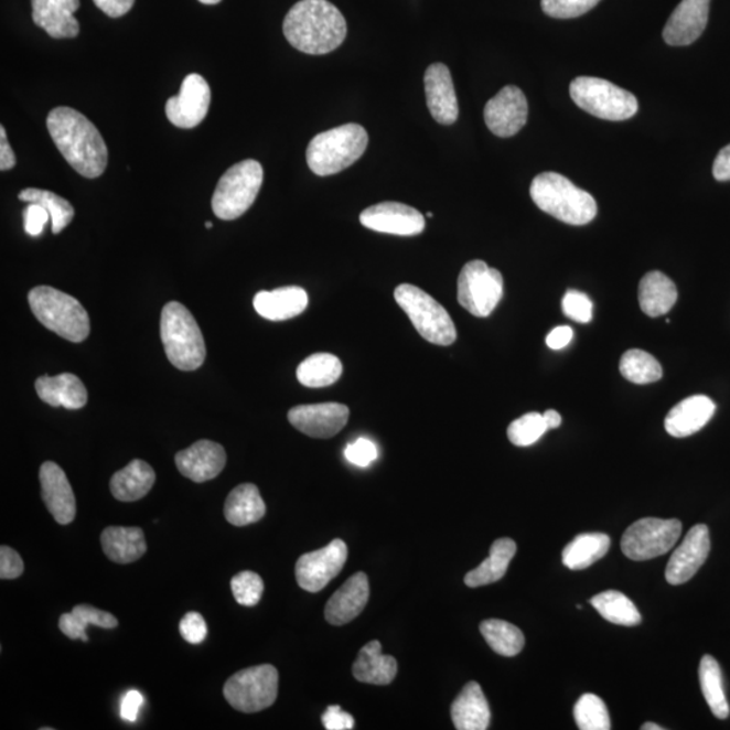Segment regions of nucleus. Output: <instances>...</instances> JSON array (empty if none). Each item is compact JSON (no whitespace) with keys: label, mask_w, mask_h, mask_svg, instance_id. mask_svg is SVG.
<instances>
[{"label":"nucleus","mask_w":730,"mask_h":730,"mask_svg":"<svg viewBox=\"0 0 730 730\" xmlns=\"http://www.w3.org/2000/svg\"><path fill=\"white\" fill-rule=\"evenodd\" d=\"M53 142L77 173L87 179L106 171L109 152L104 137L82 112L71 107H56L46 118Z\"/></svg>","instance_id":"obj_1"},{"label":"nucleus","mask_w":730,"mask_h":730,"mask_svg":"<svg viewBox=\"0 0 730 730\" xmlns=\"http://www.w3.org/2000/svg\"><path fill=\"white\" fill-rule=\"evenodd\" d=\"M283 33L296 50L308 55H326L344 43L346 21L328 0H301L287 13Z\"/></svg>","instance_id":"obj_2"},{"label":"nucleus","mask_w":730,"mask_h":730,"mask_svg":"<svg viewBox=\"0 0 730 730\" xmlns=\"http://www.w3.org/2000/svg\"><path fill=\"white\" fill-rule=\"evenodd\" d=\"M530 196L540 211L568 225H588L597 217L594 196L560 173L543 172L537 175L530 185Z\"/></svg>","instance_id":"obj_3"},{"label":"nucleus","mask_w":730,"mask_h":730,"mask_svg":"<svg viewBox=\"0 0 730 730\" xmlns=\"http://www.w3.org/2000/svg\"><path fill=\"white\" fill-rule=\"evenodd\" d=\"M367 146V130L357 124H346L323 131L309 143L307 152L309 169L319 176L336 175L356 163Z\"/></svg>","instance_id":"obj_4"},{"label":"nucleus","mask_w":730,"mask_h":730,"mask_svg":"<svg viewBox=\"0 0 730 730\" xmlns=\"http://www.w3.org/2000/svg\"><path fill=\"white\" fill-rule=\"evenodd\" d=\"M160 333L167 357L178 369L195 371L205 363V339L194 315L184 304H165L161 311Z\"/></svg>","instance_id":"obj_5"},{"label":"nucleus","mask_w":730,"mask_h":730,"mask_svg":"<svg viewBox=\"0 0 730 730\" xmlns=\"http://www.w3.org/2000/svg\"><path fill=\"white\" fill-rule=\"evenodd\" d=\"M29 304L35 319L71 343H82L89 334V316L76 298L50 286L34 287Z\"/></svg>","instance_id":"obj_6"},{"label":"nucleus","mask_w":730,"mask_h":730,"mask_svg":"<svg viewBox=\"0 0 730 730\" xmlns=\"http://www.w3.org/2000/svg\"><path fill=\"white\" fill-rule=\"evenodd\" d=\"M265 171L259 161L248 159L235 164L219 179L212 206L219 219L241 217L254 205L262 185Z\"/></svg>","instance_id":"obj_7"},{"label":"nucleus","mask_w":730,"mask_h":730,"mask_svg":"<svg viewBox=\"0 0 730 730\" xmlns=\"http://www.w3.org/2000/svg\"><path fill=\"white\" fill-rule=\"evenodd\" d=\"M394 297L416 331L429 343L448 346L457 341L458 332L451 315L427 292L412 285H400Z\"/></svg>","instance_id":"obj_8"},{"label":"nucleus","mask_w":730,"mask_h":730,"mask_svg":"<svg viewBox=\"0 0 730 730\" xmlns=\"http://www.w3.org/2000/svg\"><path fill=\"white\" fill-rule=\"evenodd\" d=\"M570 95L580 109L606 121H626L638 111L632 93L600 77H577L571 82Z\"/></svg>","instance_id":"obj_9"},{"label":"nucleus","mask_w":730,"mask_h":730,"mask_svg":"<svg viewBox=\"0 0 730 730\" xmlns=\"http://www.w3.org/2000/svg\"><path fill=\"white\" fill-rule=\"evenodd\" d=\"M279 674L271 664L241 669L227 679L224 696L233 709L257 713L278 698Z\"/></svg>","instance_id":"obj_10"},{"label":"nucleus","mask_w":730,"mask_h":730,"mask_svg":"<svg viewBox=\"0 0 730 730\" xmlns=\"http://www.w3.org/2000/svg\"><path fill=\"white\" fill-rule=\"evenodd\" d=\"M504 297V277L482 260L466 262L458 280V301L477 319L493 313Z\"/></svg>","instance_id":"obj_11"},{"label":"nucleus","mask_w":730,"mask_h":730,"mask_svg":"<svg viewBox=\"0 0 730 730\" xmlns=\"http://www.w3.org/2000/svg\"><path fill=\"white\" fill-rule=\"evenodd\" d=\"M681 535L679 519L642 518L626 529L621 540L622 552L634 561L666 555Z\"/></svg>","instance_id":"obj_12"},{"label":"nucleus","mask_w":730,"mask_h":730,"mask_svg":"<svg viewBox=\"0 0 730 730\" xmlns=\"http://www.w3.org/2000/svg\"><path fill=\"white\" fill-rule=\"evenodd\" d=\"M348 559V548L343 540H333L325 548L304 554L298 559L296 577L299 588L320 592L336 578Z\"/></svg>","instance_id":"obj_13"},{"label":"nucleus","mask_w":730,"mask_h":730,"mask_svg":"<svg viewBox=\"0 0 730 730\" xmlns=\"http://www.w3.org/2000/svg\"><path fill=\"white\" fill-rule=\"evenodd\" d=\"M211 104L212 89L205 77L190 74L185 76L179 95L167 100V118L176 128L193 129L206 118Z\"/></svg>","instance_id":"obj_14"},{"label":"nucleus","mask_w":730,"mask_h":730,"mask_svg":"<svg viewBox=\"0 0 730 730\" xmlns=\"http://www.w3.org/2000/svg\"><path fill=\"white\" fill-rule=\"evenodd\" d=\"M484 121L495 136L507 139L528 121V100L516 86H506L484 107Z\"/></svg>","instance_id":"obj_15"},{"label":"nucleus","mask_w":730,"mask_h":730,"mask_svg":"<svg viewBox=\"0 0 730 730\" xmlns=\"http://www.w3.org/2000/svg\"><path fill=\"white\" fill-rule=\"evenodd\" d=\"M361 223L367 229L394 236H417L425 229L423 215L399 202H382L365 208Z\"/></svg>","instance_id":"obj_16"},{"label":"nucleus","mask_w":730,"mask_h":730,"mask_svg":"<svg viewBox=\"0 0 730 730\" xmlns=\"http://www.w3.org/2000/svg\"><path fill=\"white\" fill-rule=\"evenodd\" d=\"M348 420V406L334 402L301 405L289 411L292 427L313 439H331L345 428Z\"/></svg>","instance_id":"obj_17"},{"label":"nucleus","mask_w":730,"mask_h":730,"mask_svg":"<svg viewBox=\"0 0 730 730\" xmlns=\"http://www.w3.org/2000/svg\"><path fill=\"white\" fill-rule=\"evenodd\" d=\"M710 552V535L708 526H694L675 550L668 561L666 579L669 584L679 586L688 582L705 565Z\"/></svg>","instance_id":"obj_18"},{"label":"nucleus","mask_w":730,"mask_h":730,"mask_svg":"<svg viewBox=\"0 0 730 730\" xmlns=\"http://www.w3.org/2000/svg\"><path fill=\"white\" fill-rule=\"evenodd\" d=\"M710 0H681L663 30V39L672 46L696 43L709 21Z\"/></svg>","instance_id":"obj_19"},{"label":"nucleus","mask_w":730,"mask_h":730,"mask_svg":"<svg viewBox=\"0 0 730 730\" xmlns=\"http://www.w3.org/2000/svg\"><path fill=\"white\" fill-rule=\"evenodd\" d=\"M425 94L430 114L441 125L458 121L459 104L451 71L445 64L436 63L425 72Z\"/></svg>","instance_id":"obj_20"},{"label":"nucleus","mask_w":730,"mask_h":730,"mask_svg":"<svg viewBox=\"0 0 730 730\" xmlns=\"http://www.w3.org/2000/svg\"><path fill=\"white\" fill-rule=\"evenodd\" d=\"M41 494L47 511L60 525H68L76 516V500L62 466L45 462L40 469Z\"/></svg>","instance_id":"obj_21"},{"label":"nucleus","mask_w":730,"mask_h":730,"mask_svg":"<svg viewBox=\"0 0 730 730\" xmlns=\"http://www.w3.org/2000/svg\"><path fill=\"white\" fill-rule=\"evenodd\" d=\"M175 463L183 476L195 483H203L212 481L223 472L226 452L217 442L201 440L187 450L178 452Z\"/></svg>","instance_id":"obj_22"},{"label":"nucleus","mask_w":730,"mask_h":730,"mask_svg":"<svg viewBox=\"0 0 730 730\" xmlns=\"http://www.w3.org/2000/svg\"><path fill=\"white\" fill-rule=\"evenodd\" d=\"M33 21L52 39H75L80 32L74 13L80 0H32Z\"/></svg>","instance_id":"obj_23"},{"label":"nucleus","mask_w":730,"mask_h":730,"mask_svg":"<svg viewBox=\"0 0 730 730\" xmlns=\"http://www.w3.org/2000/svg\"><path fill=\"white\" fill-rule=\"evenodd\" d=\"M369 598L368 578L364 572L351 577L334 592L325 608L329 624L341 626L348 624L363 612Z\"/></svg>","instance_id":"obj_24"},{"label":"nucleus","mask_w":730,"mask_h":730,"mask_svg":"<svg viewBox=\"0 0 730 730\" xmlns=\"http://www.w3.org/2000/svg\"><path fill=\"white\" fill-rule=\"evenodd\" d=\"M715 412L713 400L705 395H694V397L681 400L668 412L664 427L668 434L676 439H684V437L699 432L711 420Z\"/></svg>","instance_id":"obj_25"},{"label":"nucleus","mask_w":730,"mask_h":730,"mask_svg":"<svg viewBox=\"0 0 730 730\" xmlns=\"http://www.w3.org/2000/svg\"><path fill=\"white\" fill-rule=\"evenodd\" d=\"M35 391L52 408L62 406L68 410H79L85 408L88 400L87 388L74 374L41 376L35 380Z\"/></svg>","instance_id":"obj_26"},{"label":"nucleus","mask_w":730,"mask_h":730,"mask_svg":"<svg viewBox=\"0 0 730 730\" xmlns=\"http://www.w3.org/2000/svg\"><path fill=\"white\" fill-rule=\"evenodd\" d=\"M309 304L308 292L301 287H281L273 291H260L254 299V307L262 319L286 321L301 315Z\"/></svg>","instance_id":"obj_27"},{"label":"nucleus","mask_w":730,"mask_h":730,"mask_svg":"<svg viewBox=\"0 0 730 730\" xmlns=\"http://www.w3.org/2000/svg\"><path fill=\"white\" fill-rule=\"evenodd\" d=\"M454 728L458 730H486L492 720V711L482 687L477 681H469L454 699L451 708Z\"/></svg>","instance_id":"obj_28"},{"label":"nucleus","mask_w":730,"mask_h":730,"mask_svg":"<svg viewBox=\"0 0 730 730\" xmlns=\"http://www.w3.org/2000/svg\"><path fill=\"white\" fill-rule=\"evenodd\" d=\"M352 673L363 684L386 686L397 676L398 663L393 656L382 655V645L374 640L358 652Z\"/></svg>","instance_id":"obj_29"},{"label":"nucleus","mask_w":730,"mask_h":730,"mask_svg":"<svg viewBox=\"0 0 730 730\" xmlns=\"http://www.w3.org/2000/svg\"><path fill=\"white\" fill-rule=\"evenodd\" d=\"M100 544L107 558L118 565H130L141 559L148 548L142 529L124 526L106 528L100 536Z\"/></svg>","instance_id":"obj_30"},{"label":"nucleus","mask_w":730,"mask_h":730,"mask_svg":"<svg viewBox=\"0 0 730 730\" xmlns=\"http://www.w3.org/2000/svg\"><path fill=\"white\" fill-rule=\"evenodd\" d=\"M676 301H678V290L674 281L663 272L652 271L640 281V308L652 319L667 314Z\"/></svg>","instance_id":"obj_31"},{"label":"nucleus","mask_w":730,"mask_h":730,"mask_svg":"<svg viewBox=\"0 0 730 730\" xmlns=\"http://www.w3.org/2000/svg\"><path fill=\"white\" fill-rule=\"evenodd\" d=\"M154 482L155 474L152 466L142 460H133L112 475L110 490L114 498L121 502H135L151 492Z\"/></svg>","instance_id":"obj_32"},{"label":"nucleus","mask_w":730,"mask_h":730,"mask_svg":"<svg viewBox=\"0 0 730 730\" xmlns=\"http://www.w3.org/2000/svg\"><path fill=\"white\" fill-rule=\"evenodd\" d=\"M267 507L259 489L253 483L239 484L232 490L225 502L227 523L235 526H247L257 523L266 516Z\"/></svg>","instance_id":"obj_33"},{"label":"nucleus","mask_w":730,"mask_h":730,"mask_svg":"<svg viewBox=\"0 0 730 730\" xmlns=\"http://www.w3.org/2000/svg\"><path fill=\"white\" fill-rule=\"evenodd\" d=\"M516 552L517 544L512 538H500L490 548L489 558L483 560L482 565L476 567L475 570L466 573L464 583L469 588L475 589L498 582L505 577L508 565H511Z\"/></svg>","instance_id":"obj_34"},{"label":"nucleus","mask_w":730,"mask_h":730,"mask_svg":"<svg viewBox=\"0 0 730 730\" xmlns=\"http://www.w3.org/2000/svg\"><path fill=\"white\" fill-rule=\"evenodd\" d=\"M610 537L603 534L579 535L562 550V565L572 571H582L606 556Z\"/></svg>","instance_id":"obj_35"},{"label":"nucleus","mask_w":730,"mask_h":730,"mask_svg":"<svg viewBox=\"0 0 730 730\" xmlns=\"http://www.w3.org/2000/svg\"><path fill=\"white\" fill-rule=\"evenodd\" d=\"M88 625L104 627V630H114L118 626V621L112 614L104 612L89 604H77L71 613H65L58 620V627L65 636L71 640H83L88 642L86 633Z\"/></svg>","instance_id":"obj_36"},{"label":"nucleus","mask_w":730,"mask_h":730,"mask_svg":"<svg viewBox=\"0 0 730 730\" xmlns=\"http://www.w3.org/2000/svg\"><path fill=\"white\" fill-rule=\"evenodd\" d=\"M343 375V363L332 353H314L299 364L297 378L301 385L320 388L334 385Z\"/></svg>","instance_id":"obj_37"},{"label":"nucleus","mask_w":730,"mask_h":730,"mask_svg":"<svg viewBox=\"0 0 730 730\" xmlns=\"http://www.w3.org/2000/svg\"><path fill=\"white\" fill-rule=\"evenodd\" d=\"M699 681L706 702H708L711 713L720 720H727L730 713L726 691H723V680L720 664L713 656L705 655L699 664Z\"/></svg>","instance_id":"obj_38"},{"label":"nucleus","mask_w":730,"mask_h":730,"mask_svg":"<svg viewBox=\"0 0 730 730\" xmlns=\"http://www.w3.org/2000/svg\"><path fill=\"white\" fill-rule=\"evenodd\" d=\"M590 603L604 620L621 626H636L642 622L636 604L620 591H604L591 598Z\"/></svg>","instance_id":"obj_39"},{"label":"nucleus","mask_w":730,"mask_h":730,"mask_svg":"<svg viewBox=\"0 0 730 730\" xmlns=\"http://www.w3.org/2000/svg\"><path fill=\"white\" fill-rule=\"evenodd\" d=\"M481 633L492 650L501 656H517L525 645L524 633L511 622L495 619L483 621Z\"/></svg>","instance_id":"obj_40"},{"label":"nucleus","mask_w":730,"mask_h":730,"mask_svg":"<svg viewBox=\"0 0 730 730\" xmlns=\"http://www.w3.org/2000/svg\"><path fill=\"white\" fill-rule=\"evenodd\" d=\"M18 197L22 202L39 203V205L46 208L47 213L51 214L53 235L62 233L71 224V221L74 219L75 211L71 203L64 200V197L52 193V191L25 189L21 191Z\"/></svg>","instance_id":"obj_41"},{"label":"nucleus","mask_w":730,"mask_h":730,"mask_svg":"<svg viewBox=\"0 0 730 730\" xmlns=\"http://www.w3.org/2000/svg\"><path fill=\"white\" fill-rule=\"evenodd\" d=\"M620 371L634 385H650L663 376L661 363L651 353L640 350L627 351L622 355Z\"/></svg>","instance_id":"obj_42"},{"label":"nucleus","mask_w":730,"mask_h":730,"mask_svg":"<svg viewBox=\"0 0 730 730\" xmlns=\"http://www.w3.org/2000/svg\"><path fill=\"white\" fill-rule=\"evenodd\" d=\"M577 726L580 730H609L610 717L606 705L594 694H584L573 708Z\"/></svg>","instance_id":"obj_43"},{"label":"nucleus","mask_w":730,"mask_h":730,"mask_svg":"<svg viewBox=\"0 0 730 730\" xmlns=\"http://www.w3.org/2000/svg\"><path fill=\"white\" fill-rule=\"evenodd\" d=\"M548 430L540 412H529L513 421L507 429V437L512 444L529 447L536 444Z\"/></svg>","instance_id":"obj_44"},{"label":"nucleus","mask_w":730,"mask_h":730,"mask_svg":"<svg viewBox=\"0 0 730 730\" xmlns=\"http://www.w3.org/2000/svg\"><path fill=\"white\" fill-rule=\"evenodd\" d=\"M233 595L236 601L243 606H256L260 602L262 592H265V582L260 576L253 571H243L233 577L232 582Z\"/></svg>","instance_id":"obj_45"},{"label":"nucleus","mask_w":730,"mask_h":730,"mask_svg":"<svg viewBox=\"0 0 730 730\" xmlns=\"http://www.w3.org/2000/svg\"><path fill=\"white\" fill-rule=\"evenodd\" d=\"M601 0H541L544 13L558 20H570L589 13Z\"/></svg>","instance_id":"obj_46"},{"label":"nucleus","mask_w":730,"mask_h":730,"mask_svg":"<svg viewBox=\"0 0 730 730\" xmlns=\"http://www.w3.org/2000/svg\"><path fill=\"white\" fill-rule=\"evenodd\" d=\"M561 307L568 319L580 323H589L592 320V302L584 292L568 290Z\"/></svg>","instance_id":"obj_47"},{"label":"nucleus","mask_w":730,"mask_h":730,"mask_svg":"<svg viewBox=\"0 0 730 730\" xmlns=\"http://www.w3.org/2000/svg\"><path fill=\"white\" fill-rule=\"evenodd\" d=\"M345 458L352 464L368 466L378 459V448L368 439H358L345 448Z\"/></svg>","instance_id":"obj_48"},{"label":"nucleus","mask_w":730,"mask_h":730,"mask_svg":"<svg viewBox=\"0 0 730 730\" xmlns=\"http://www.w3.org/2000/svg\"><path fill=\"white\" fill-rule=\"evenodd\" d=\"M182 637L190 644H201L207 637V625L202 614L190 612L184 615L179 625Z\"/></svg>","instance_id":"obj_49"},{"label":"nucleus","mask_w":730,"mask_h":730,"mask_svg":"<svg viewBox=\"0 0 730 730\" xmlns=\"http://www.w3.org/2000/svg\"><path fill=\"white\" fill-rule=\"evenodd\" d=\"M50 218L51 214L47 213L44 206L39 205V203H28V207L23 211L25 232L32 237L43 235L44 227Z\"/></svg>","instance_id":"obj_50"},{"label":"nucleus","mask_w":730,"mask_h":730,"mask_svg":"<svg viewBox=\"0 0 730 730\" xmlns=\"http://www.w3.org/2000/svg\"><path fill=\"white\" fill-rule=\"evenodd\" d=\"M23 570H25V566H23V560L20 554L15 552L13 548L6 546L0 547V578H20Z\"/></svg>","instance_id":"obj_51"},{"label":"nucleus","mask_w":730,"mask_h":730,"mask_svg":"<svg viewBox=\"0 0 730 730\" xmlns=\"http://www.w3.org/2000/svg\"><path fill=\"white\" fill-rule=\"evenodd\" d=\"M322 722L328 730H351L355 728V718L341 710L340 706H329L322 716Z\"/></svg>","instance_id":"obj_52"},{"label":"nucleus","mask_w":730,"mask_h":730,"mask_svg":"<svg viewBox=\"0 0 730 730\" xmlns=\"http://www.w3.org/2000/svg\"><path fill=\"white\" fill-rule=\"evenodd\" d=\"M143 705V697L140 691L130 690L125 694L121 702V717L125 721L136 722L139 718L141 706Z\"/></svg>","instance_id":"obj_53"},{"label":"nucleus","mask_w":730,"mask_h":730,"mask_svg":"<svg viewBox=\"0 0 730 730\" xmlns=\"http://www.w3.org/2000/svg\"><path fill=\"white\" fill-rule=\"evenodd\" d=\"M135 2L136 0H94L97 8L111 18L128 14Z\"/></svg>","instance_id":"obj_54"},{"label":"nucleus","mask_w":730,"mask_h":730,"mask_svg":"<svg viewBox=\"0 0 730 730\" xmlns=\"http://www.w3.org/2000/svg\"><path fill=\"white\" fill-rule=\"evenodd\" d=\"M713 176L718 182L730 181V143L717 154L713 164Z\"/></svg>","instance_id":"obj_55"},{"label":"nucleus","mask_w":730,"mask_h":730,"mask_svg":"<svg viewBox=\"0 0 730 730\" xmlns=\"http://www.w3.org/2000/svg\"><path fill=\"white\" fill-rule=\"evenodd\" d=\"M573 339V331L570 326H559L548 334L547 345L550 350L560 351L566 348Z\"/></svg>","instance_id":"obj_56"},{"label":"nucleus","mask_w":730,"mask_h":730,"mask_svg":"<svg viewBox=\"0 0 730 730\" xmlns=\"http://www.w3.org/2000/svg\"><path fill=\"white\" fill-rule=\"evenodd\" d=\"M17 158L8 141L4 127L0 128V170L10 171L14 169Z\"/></svg>","instance_id":"obj_57"},{"label":"nucleus","mask_w":730,"mask_h":730,"mask_svg":"<svg viewBox=\"0 0 730 730\" xmlns=\"http://www.w3.org/2000/svg\"><path fill=\"white\" fill-rule=\"evenodd\" d=\"M543 417L544 421L547 423L548 430L559 428L562 421L559 412L555 410H547L544 412Z\"/></svg>","instance_id":"obj_58"},{"label":"nucleus","mask_w":730,"mask_h":730,"mask_svg":"<svg viewBox=\"0 0 730 730\" xmlns=\"http://www.w3.org/2000/svg\"><path fill=\"white\" fill-rule=\"evenodd\" d=\"M643 730H663L661 726H657V723L654 722H646L642 727Z\"/></svg>","instance_id":"obj_59"},{"label":"nucleus","mask_w":730,"mask_h":730,"mask_svg":"<svg viewBox=\"0 0 730 730\" xmlns=\"http://www.w3.org/2000/svg\"><path fill=\"white\" fill-rule=\"evenodd\" d=\"M203 4H218L221 0H200Z\"/></svg>","instance_id":"obj_60"},{"label":"nucleus","mask_w":730,"mask_h":730,"mask_svg":"<svg viewBox=\"0 0 730 730\" xmlns=\"http://www.w3.org/2000/svg\"><path fill=\"white\" fill-rule=\"evenodd\" d=\"M205 226H206V229H212L213 224L211 223V221H207V223L205 224Z\"/></svg>","instance_id":"obj_61"},{"label":"nucleus","mask_w":730,"mask_h":730,"mask_svg":"<svg viewBox=\"0 0 730 730\" xmlns=\"http://www.w3.org/2000/svg\"><path fill=\"white\" fill-rule=\"evenodd\" d=\"M429 218H433V213H428Z\"/></svg>","instance_id":"obj_62"}]
</instances>
